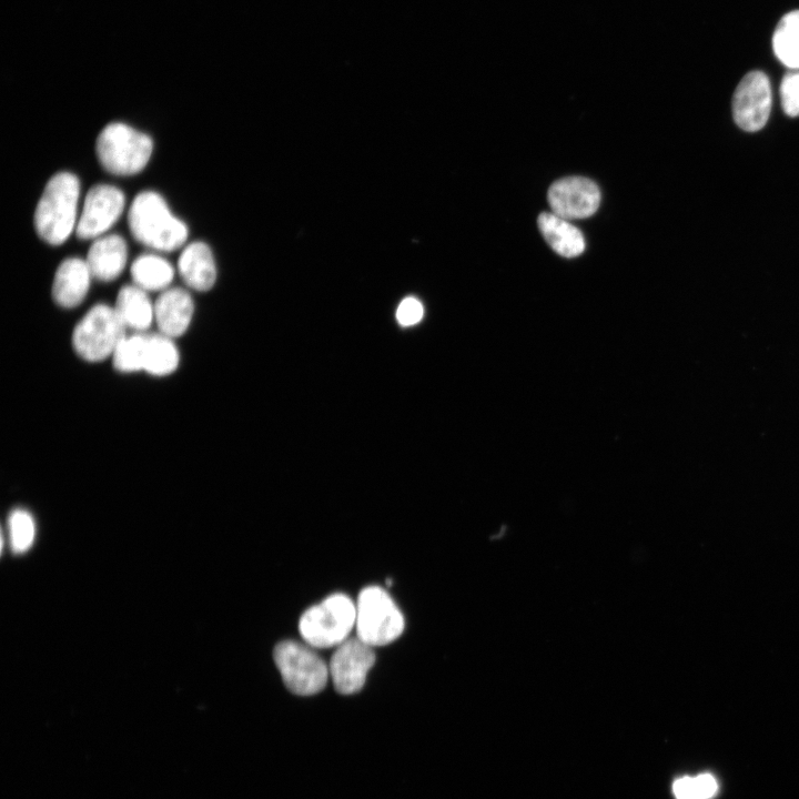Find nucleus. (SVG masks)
I'll use <instances>...</instances> for the list:
<instances>
[{"label":"nucleus","mask_w":799,"mask_h":799,"mask_svg":"<svg viewBox=\"0 0 799 799\" xmlns=\"http://www.w3.org/2000/svg\"><path fill=\"white\" fill-rule=\"evenodd\" d=\"M180 354L172 337L162 333H146L144 368L153 376H165L179 366Z\"/></svg>","instance_id":"19"},{"label":"nucleus","mask_w":799,"mask_h":799,"mask_svg":"<svg viewBox=\"0 0 799 799\" xmlns=\"http://www.w3.org/2000/svg\"><path fill=\"white\" fill-rule=\"evenodd\" d=\"M695 799H708L717 791V782L711 775L704 773L694 778Z\"/></svg>","instance_id":"25"},{"label":"nucleus","mask_w":799,"mask_h":799,"mask_svg":"<svg viewBox=\"0 0 799 799\" xmlns=\"http://www.w3.org/2000/svg\"><path fill=\"white\" fill-rule=\"evenodd\" d=\"M145 342L146 333L127 334L111 356L114 368L121 373L143 371Z\"/></svg>","instance_id":"21"},{"label":"nucleus","mask_w":799,"mask_h":799,"mask_svg":"<svg viewBox=\"0 0 799 799\" xmlns=\"http://www.w3.org/2000/svg\"><path fill=\"white\" fill-rule=\"evenodd\" d=\"M128 224L138 242L162 252L181 247L189 235L185 223L172 214L162 195L154 191H142L134 198Z\"/></svg>","instance_id":"1"},{"label":"nucleus","mask_w":799,"mask_h":799,"mask_svg":"<svg viewBox=\"0 0 799 799\" xmlns=\"http://www.w3.org/2000/svg\"><path fill=\"white\" fill-rule=\"evenodd\" d=\"M152 151L153 141L148 134L122 122L105 125L95 142L100 164L114 175L129 176L141 172Z\"/></svg>","instance_id":"3"},{"label":"nucleus","mask_w":799,"mask_h":799,"mask_svg":"<svg viewBox=\"0 0 799 799\" xmlns=\"http://www.w3.org/2000/svg\"><path fill=\"white\" fill-rule=\"evenodd\" d=\"M538 227L550 247L565 257H574L585 250L581 232L569 220L544 212L538 216Z\"/></svg>","instance_id":"17"},{"label":"nucleus","mask_w":799,"mask_h":799,"mask_svg":"<svg viewBox=\"0 0 799 799\" xmlns=\"http://www.w3.org/2000/svg\"><path fill=\"white\" fill-rule=\"evenodd\" d=\"M552 212L566 220L593 215L600 203L595 182L583 176H568L554 182L547 194Z\"/></svg>","instance_id":"11"},{"label":"nucleus","mask_w":799,"mask_h":799,"mask_svg":"<svg viewBox=\"0 0 799 799\" xmlns=\"http://www.w3.org/2000/svg\"><path fill=\"white\" fill-rule=\"evenodd\" d=\"M80 182L71 172H58L48 181L34 211V227L39 237L51 245H60L75 231Z\"/></svg>","instance_id":"2"},{"label":"nucleus","mask_w":799,"mask_h":799,"mask_svg":"<svg viewBox=\"0 0 799 799\" xmlns=\"http://www.w3.org/2000/svg\"><path fill=\"white\" fill-rule=\"evenodd\" d=\"M125 196L117 186L93 185L85 195L75 234L81 240L98 239L112 227L123 212Z\"/></svg>","instance_id":"8"},{"label":"nucleus","mask_w":799,"mask_h":799,"mask_svg":"<svg viewBox=\"0 0 799 799\" xmlns=\"http://www.w3.org/2000/svg\"><path fill=\"white\" fill-rule=\"evenodd\" d=\"M310 647L287 640L274 649V661L284 684L301 696L320 692L330 672L324 660Z\"/></svg>","instance_id":"7"},{"label":"nucleus","mask_w":799,"mask_h":799,"mask_svg":"<svg viewBox=\"0 0 799 799\" xmlns=\"http://www.w3.org/2000/svg\"><path fill=\"white\" fill-rule=\"evenodd\" d=\"M424 315L422 303L412 296L404 299L396 311V318L402 326L417 324Z\"/></svg>","instance_id":"24"},{"label":"nucleus","mask_w":799,"mask_h":799,"mask_svg":"<svg viewBox=\"0 0 799 799\" xmlns=\"http://www.w3.org/2000/svg\"><path fill=\"white\" fill-rule=\"evenodd\" d=\"M178 271L183 282L193 290L205 292L216 281V265L212 251L201 241L188 244L180 254Z\"/></svg>","instance_id":"15"},{"label":"nucleus","mask_w":799,"mask_h":799,"mask_svg":"<svg viewBox=\"0 0 799 799\" xmlns=\"http://www.w3.org/2000/svg\"><path fill=\"white\" fill-rule=\"evenodd\" d=\"M356 605L343 594H334L307 609L299 629L305 643L315 648L338 646L355 626Z\"/></svg>","instance_id":"4"},{"label":"nucleus","mask_w":799,"mask_h":799,"mask_svg":"<svg viewBox=\"0 0 799 799\" xmlns=\"http://www.w3.org/2000/svg\"><path fill=\"white\" fill-rule=\"evenodd\" d=\"M356 637L370 646L395 640L404 629V618L390 595L377 586L364 588L356 603Z\"/></svg>","instance_id":"6"},{"label":"nucleus","mask_w":799,"mask_h":799,"mask_svg":"<svg viewBox=\"0 0 799 799\" xmlns=\"http://www.w3.org/2000/svg\"><path fill=\"white\" fill-rule=\"evenodd\" d=\"M114 310L127 330L144 333L154 322V303L148 292L135 284L120 289Z\"/></svg>","instance_id":"16"},{"label":"nucleus","mask_w":799,"mask_h":799,"mask_svg":"<svg viewBox=\"0 0 799 799\" xmlns=\"http://www.w3.org/2000/svg\"><path fill=\"white\" fill-rule=\"evenodd\" d=\"M374 661L372 646L358 637L344 640L336 646L328 667L335 689L344 695L361 690Z\"/></svg>","instance_id":"10"},{"label":"nucleus","mask_w":799,"mask_h":799,"mask_svg":"<svg viewBox=\"0 0 799 799\" xmlns=\"http://www.w3.org/2000/svg\"><path fill=\"white\" fill-rule=\"evenodd\" d=\"M771 110V87L762 71H750L732 97V115L739 128L755 132L765 127Z\"/></svg>","instance_id":"9"},{"label":"nucleus","mask_w":799,"mask_h":799,"mask_svg":"<svg viewBox=\"0 0 799 799\" xmlns=\"http://www.w3.org/2000/svg\"><path fill=\"white\" fill-rule=\"evenodd\" d=\"M194 313L191 295L181 287L162 291L154 302V322L159 332L179 337L189 328Z\"/></svg>","instance_id":"12"},{"label":"nucleus","mask_w":799,"mask_h":799,"mask_svg":"<svg viewBox=\"0 0 799 799\" xmlns=\"http://www.w3.org/2000/svg\"><path fill=\"white\" fill-rule=\"evenodd\" d=\"M674 795L677 799H695L694 778L684 777L674 782Z\"/></svg>","instance_id":"26"},{"label":"nucleus","mask_w":799,"mask_h":799,"mask_svg":"<svg viewBox=\"0 0 799 799\" xmlns=\"http://www.w3.org/2000/svg\"><path fill=\"white\" fill-rule=\"evenodd\" d=\"M92 274L85 262L80 257L63 260L52 283V297L61 307H75L83 302L90 289Z\"/></svg>","instance_id":"13"},{"label":"nucleus","mask_w":799,"mask_h":799,"mask_svg":"<svg viewBox=\"0 0 799 799\" xmlns=\"http://www.w3.org/2000/svg\"><path fill=\"white\" fill-rule=\"evenodd\" d=\"M772 48L780 62L790 69H799V10L780 19L772 36Z\"/></svg>","instance_id":"20"},{"label":"nucleus","mask_w":799,"mask_h":799,"mask_svg":"<svg viewBox=\"0 0 799 799\" xmlns=\"http://www.w3.org/2000/svg\"><path fill=\"white\" fill-rule=\"evenodd\" d=\"M128 260V245L119 234L102 235L91 244L85 262L93 277L110 282L120 276Z\"/></svg>","instance_id":"14"},{"label":"nucleus","mask_w":799,"mask_h":799,"mask_svg":"<svg viewBox=\"0 0 799 799\" xmlns=\"http://www.w3.org/2000/svg\"><path fill=\"white\" fill-rule=\"evenodd\" d=\"M783 111L789 117L799 115V72L785 75L780 85Z\"/></svg>","instance_id":"23"},{"label":"nucleus","mask_w":799,"mask_h":799,"mask_svg":"<svg viewBox=\"0 0 799 799\" xmlns=\"http://www.w3.org/2000/svg\"><path fill=\"white\" fill-rule=\"evenodd\" d=\"M8 524L13 550L18 553L27 550L36 535V524L31 514L26 509L17 508L11 512Z\"/></svg>","instance_id":"22"},{"label":"nucleus","mask_w":799,"mask_h":799,"mask_svg":"<svg viewBox=\"0 0 799 799\" xmlns=\"http://www.w3.org/2000/svg\"><path fill=\"white\" fill-rule=\"evenodd\" d=\"M127 328L114 306L103 303L93 305L77 323L72 332L75 353L88 362L111 357Z\"/></svg>","instance_id":"5"},{"label":"nucleus","mask_w":799,"mask_h":799,"mask_svg":"<svg viewBox=\"0 0 799 799\" xmlns=\"http://www.w3.org/2000/svg\"><path fill=\"white\" fill-rule=\"evenodd\" d=\"M131 279L142 290L164 291L174 277V269L169 261L155 254L139 255L132 263Z\"/></svg>","instance_id":"18"}]
</instances>
